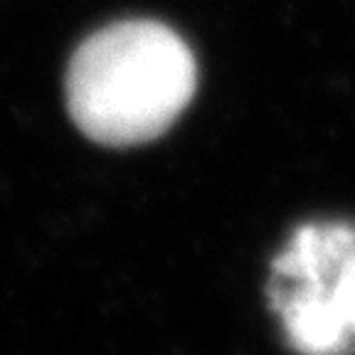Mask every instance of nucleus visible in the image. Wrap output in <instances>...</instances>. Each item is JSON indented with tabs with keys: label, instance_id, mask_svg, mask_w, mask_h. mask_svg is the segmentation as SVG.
<instances>
[{
	"label": "nucleus",
	"instance_id": "2",
	"mask_svg": "<svg viewBox=\"0 0 355 355\" xmlns=\"http://www.w3.org/2000/svg\"><path fill=\"white\" fill-rule=\"evenodd\" d=\"M266 299L299 355L355 350V225H301L272 261Z\"/></svg>",
	"mask_w": 355,
	"mask_h": 355
},
{
	"label": "nucleus",
	"instance_id": "1",
	"mask_svg": "<svg viewBox=\"0 0 355 355\" xmlns=\"http://www.w3.org/2000/svg\"><path fill=\"white\" fill-rule=\"evenodd\" d=\"M198 67L180 35L153 20L114 22L67 67V106L89 139L136 146L171 128L195 94Z\"/></svg>",
	"mask_w": 355,
	"mask_h": 355
}]
</instances>
